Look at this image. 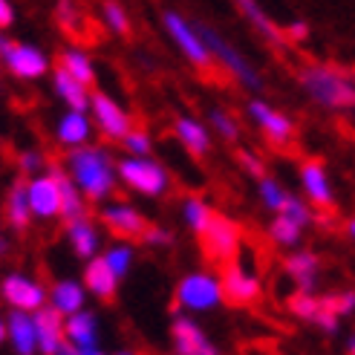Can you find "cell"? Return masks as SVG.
Instances as JSON below:
<instances>
[{
  "label": "cell",
  "mask_w": 355,
  "mask_h": 355,
  "mask_svg": "<svg viewBox=\"0 0 355 355\" xmlns=\"http://www.w3.org/2000/svg\"><path fill=\"white\" fill-rule=\"evenodd\" d=\"M67 173L81 188L87 202H107L119 185V159L107 148L84 145L67 153Z\"/></svg>",
  "instance_id": "6da1fadb"
},
{
  "label": "cell",
  "mask_w": 355,
  "mask_h": 355,
  "mask_svg": "<svg viewBox=\"0 0 355 355\" xmlns=\"http://www.w3.org/2000/svg\"><path fill=\"white\" fill-rule=\"evenodd\" d=\"M304 93L327 110H355V76L338 67L306 64L297 73Z\"/></svg>",
  "instance_id": "7a4b0ae2"
},
{
  "label": "cell",
  "mask_w": 355,
  "mask_h": 355,
  "mask_svg": "<svg viewBox=\"0 0 355 355\" xmlns=\"http://www.w3.org/2000/svg\"><path fill=\"white\" fill-rule=\"evenodd\" d=\"M193 24H197V29H200V35H202L205 46L211 49V55H214V61L225 69V73L232 76V78H237V84H243L245 90L260 93V90H263V78H260V73L254 69V64L248 61L243 52H240L232 41H228L220 29L208 26V24H202V21H193Z\"/></svg>",
  "instance_id": "3957f363"
},
{
  "label": "cell",
  "mask_w": 355,
  "mask_h": 355,
  "mask_svg": "<svg viewBox=\"0 0 355 355\" xmlns=\"http://www.w3.org/2000/svg\"><path fill=\"white\" fill-rule=\"evenodd\" d=\"M173 304L185 315H200V312H214L225 304L223 280L211 272H188L173 289Z\"/></svg>",
  "instance_id": "277c9868"
},
{
  "label": "cell",
  "mask_w": 355,
  "mask_h": 355,
  "mask_svg": "<svg viewBox=\"0 0 355 355\" xmlns=\"http://www.w3.org/2000/svg\"><path fill=\"white\" fill-rule=\"evenodd\" d=\"M119 182L128 185L139 197H162L171 188V176L162 168V162H156L153 156H124L119 159Z\"/></svg>",
  "instance_id": "5b68a950"
},
{
  "label": "cell",
  "mask_w": 355,
  "mask_h": 355,
  "mask_svg": "<svg viewBox=\"0 0 355 355\" xmlns=\"http://www.w3.org/2000/svg\"><path fill=\"white\" fill-rule=\"evenodd\" d=\"M162 24H165L168 38L176 44V49H180L193 67H200V69H208V67H211L214 55H211V49L205 46V41H202V35H200L197 24L188 21L185 15L173 12V9L162 12Z\"/></svg>",
  "instance_id": "8992f818"
},
{
  "label": "cell",
  "mask_w": 355,
  "mask_h": 355,
  "mask_svg": "<svg viewBox=\"0 0 355 355\" xmlns=\"http://www.w3.org/2000/svg\"><path fill=\"white\" fill-rule=\"evenodd\" d=\"M0 297L9 309H17V312H38L49 304V289L38 277H29L24 272H12L0 280Z\"/></svg>",
  "instance_id": "52a82bcc"
},
{
  "label": "cell",
  "mask_w": 355,
  "mask_h": 355,
  "mask_svg": "<svg viewBox=\"0 0 355 355\" xmlns=\"http://www.w3.org/2000/svg\"><path fill=\"white\" fill-rule=\"evenodd\" d=\"M202 248H205V257L211 263H232L240 254V243H243V232L234 220H228L223 214H214L211 225L205 228V234L200 237Z\"/></svg>",
  "instance_id": "ba28073f"
},
{
  "label": "cell",
  "mask_w": 355,
  "mask_h": 355,
  "mask_svg": "<svg viewBox=\"0 0 355 355\" xmlns=\"http://www.w3.org/2000/svg\"><path fill=\"white\" fill-rule=\"evenodd\" d=\"M245 113H248V119H252L257 128L263 130V136H266V141H269V145L286 148L289 141L295 139V121H292L286 113H283V110L272 107L269 101L252 98V101H248V107H245Z\"/></svg>",
  "instance_id": "9c48e42d"
},
{
  "label": "cell",
  "mask_w": 355,
  "mask_h": 355,
  "mask_svg": "<svg viewBox=\"0 0 355 355\" xmlns=\"http://www.w3.org/2000/svg\"><path fill=\"white\" fill-rule=\"evenodd\" d=\"M220 280H223L225 300L228 304H234V306H252L254 300L260 297V292H263L260 275L252 269V266H245L243 260L225 263Z\"/></svg>",
  "instance_id": "30bf717a"
},
{
  "label": "cell",
  "mask_w": 355,
  "mask_h": 355,
  "mask_svg": "<svg viewBox=\"0 0 355 355\" xmlns=\"http://www.w3.org/2000/svg\"><path fill=\"white\" fill-rule=\"evenodd\" d=\"M90 119L96 128L107 136L110 141H121L124 136H128L133 130V116L121 107V104L116 98H110L107 93H93L90 98Z\"/></svg>",
  "instance_id": "8fae6325"
},
{
  "label": "cell",
  "mask_w": 355,
  "mask_h": 355,
  "mask_svg": "<svg viewBox=\"0 0 355 355\" xmlns=\"http://www.w3.org/2000/svg\"><path fill=\"white\" fill-rule=\"evenodd\" d=\"M101 225L119 240H141L148 232V217L130 202H104L98 211Z\"/></svg>",
  "instance_id": "7c38bea8"
},
{
  "label": "cell",
  "mask_w": 355,
  "mask_h": 355,
  "mask_svg": "<svg viewBox=\"0 0 355 355\" xmlns=\"http://www.w3.org/2000/svg\"><path fill=\"white\" fill-rule=\"evenodd\" d=\"M0 61L9 69V76L21 78V81H38L49 73L46 52L35 44H26V41H12Z\"/></svg>",
  "instance_id": "4fadbf2b"
},
{
  "label": "cell",
  "mask_w": 355,
  "mask_h": 355,
  "mask_svg": "<svg viewBox=\"0 0 355 355\" xmlns=\"http://www.w3.org/2000/svg\"><path fill=\"white\" fill-rule=\"evenodd\" d=\"M29 188V208L35 220H55L61 217V188L55 171H44L26 180Z\"/></svg>",
  "instance_id": "5bb4252c"
},
{
  "label": "cell",
  "mask_w": 355,
  "mask_h": 355,
  "mask_svg": "<svg viewBox=\"0 0 355 355\" xmlns=\"http://www.w3.org/2000/svg\"><path fill=\"white\" fill-rule=\"evenodd\" d=\"M171 338L176 355H220L217 344L208 338V332L193 321L191 315H176L171 324Z\"/></svg>",
  "instance_id": "9a60e30c"
},
{
  "label": "cell",
  "mask_w": 355,
  "mask_h": 355,
  "mask_svg": "<svg viewBox=\"0 0 355 355\" xmlns=\"http://www.w3.org/2000/svg\"><path fill=\"white\" fill-rule=\"evenodd\" d=\"M300 188L306 193V202L315 205V208H332L335 205V191H332V182H329V173L321 162H309L300 165Z\"/></svg>",
  "instance_id": "2e32d148"
},
{
  "label": "cell",
  "mask_w": 355,
  "mask_h": 355,
  "mask_svg": "<svg viewBox=\"0 0 355 355\" xmlns=\"http://www.w3.org/2000/svg\"><path fill=\"white\" fill-rule=\"evenodd\" d=\"M93 119L87 110H67L58 121H55V141L69 150H76V148H84V145H90V139H93Z\"/></svg>",
  "instance_id": "e0dca14e"
},
{
  "label": "cell",
  "mask_w": 355,
  "mask_h": 355,
  "mask_svg": "<svg viewBox=\"0 0 355 355\" xmlns=\"http://www.w3.org/2000/svg\"><path fill=\"white\" fill-rule=\"evenodd\" d=\"M87 297H90V292H87L84 280H76V277H61L49 286V304L58 315L69 318L76 315L81 309H87Z\"/></svg>",
  "instance_id": "ac0fdd59"
},
{
  "label": "cell",
  "mask_w": 355,
  "mask_h": 355,
  "mask_svg": "<svg viewBox=\"0 0 355 355\" xmlns=\"http://www.w3.org/2000/svg\"><path fill=\"white\" fill-rule=\"evenodd\" d=\"M6 341L15 355H38V332H35V315L12 309L6 315Z\"/></svg>",
  "instance_id": "d6986e66"
},
{
  "label": "cell",
  "mask_w": 355,
  "mask_h": 355,
  "mask_svg": "<svg viewBox=\"0 0 355 355\" xmlns=\"http://www.w3.org/2000/svg\"><path fill=\"white\" fill-rule=\"evenodd\" d=\"M283 269L295 280L297 292H315L318 280H321V257L309 248H300V252H292L286 260H283Z\"/></svg>",
  "instance_id": "ffe728a7"
},
{
  "label": "cell",
  "mask_w": 355,
  "mask_h": 355,
  "mask_svg": "<svg viewBox=\"0 0 355 355\" xmlns=\"http://www.w3.org/2000/svg\"><path fill=\"white\" fill-rule=\"evenodd\" d=\"M67 243L73 248V254L78 260H93L101 252V232L90 217H78L67 223Z\"/></svg>",
  "instance_id": "44dd1931"
},
{
  "label": "cell",
  "mask_w": 355,
  "mask_h": 355,
  "mask_svg": "<svg viewBox=\"0 0 355 355\" xmlns=\"http://www.w3.org/2000/svg\"><path fill=\"white\" fill-rule=\"evenodd\" d=\"M81 280H84L87 292H90L93 297H98L101 304H110V300H116V295H119V283H121V280L113 275L110 266L101 260V254L84 263V275H81Z\"/></svg>",
  "instance_id": "7402d4cb"
},
{
  "label": "cell",
  "mask_w": 355,
  "mask_h": 355,
  "mask_svg": "<svg viewBox=\"0 0 355 355\" xmlns=\"http://www.w3.org/2000/svg\"><path fill=\"white\" fill-rule=\"evenodd\" d=\"M35 332H38V355H55L58 347L67 341L64 315H58L52 306L38 309L35 312Z\"/></svg>",
  "instance_id": "603a6c76"
},
{
  "label": "cell",
  "mask_w": 355,
  "mask_h": 355,
  "mask_svg": "<svg viewBox=\"0 0 355 355\" xmlns=\"http://www.w3.org/2000/svg\"><path fill=\"white\" fill-rule=\"evenodd\" d=\"M234 6L240 9V15L245 17V21L252 24V29L260 32V38H266V41H269L272 46H277V49L286 46V41H289L286 32H283V29L272 21V15L260 6V0H234Z\"/></svg>",
  "instance_id": "cb8c5ba5"
},
{
  "label": "cell",
  "mask_w": 355,
  "mask_h": 355,
  "mask_svg": "<svg viewBox=\"0 0 355 355\" xmlns=\"http://www.w3.org/2000/svg\"><path fill=\"white\" fill-rule=\"evenodd\" d=\"M173 136L176 141L191 153V156H208L211 148H214V139H211V130L202 121L191 119V116H180L173 121Z\"/></svg>",
  "instance_id": "d4e9b609"
},
{
  "label": "cell",
  "mask_w": 355,
  "mask_h": 355,
  "mask_svg": "<svg viewBox=\"0 0 355 355\" xmlns=\"http://www.w3.org/2000/svg\"><path fill=\"white\" fill-rule=\"evenodd\" d=\"M52 93L67 104V110H90L93 90L87 84H81L78 78L69 76L64 67L52 69Z\"/></svg>",
  "instance_id": "484cf974"
},
{
  "label": "cell",
  "mask_w": 355,
  "mask_h": 355,
  "mask_svg": "<svg viewBox=\"0 0 355 355\" xmlns=\"http://www.w3.org/2000/svg\"><path fill=\"white\" fill-rule=\"evenodd\" d=\"M3 214H6V223L12 232L24 234L29 223L35 220L32 217V208H29V188H26V180H15L9 193H6V202H3Z\"/></svg>",
  "instance_id": "4316f807"
},
{
  "label": "cell",
  "mask_w": 355,
  "mask_h": 355,
  "mask_svg": "<svg viewBox=\"0 0 355 355\" xmlns=\"http://www.w3.org/2000/svg\"><path fill=\"white\" fill-rule=\"evenodd\" d=\"M64 332H67V341L76 344L78 349L84 347H98V332H101V324H98V315L90 312V309H81L76 315L64 318Z\"/></svg>",
  "instance_id": "83f0119b"
},
{
  "label": "cell",
  "mask_w": 355,
  "mask_h": 355,
  "mask_svg": "<svg viewBox=\"0 0 355 355\" xmlns=\"http://www.w3.org/2000/svg\"><path fill=\"white\" fill-rule=\"evenodd\" d=\"M58 176V188H61V220L69 223V220H78V217H87V197L81 193V188L73 182V176L61 168H52Z\"/></svg>",
  "instance_id": "f1b7e54d"
},
{
  "label": "cell",
  "mask_w": 355,
  "mask_h": 355,
  "mask_svg": "<svg viewBox=\"0 0 355 355\" xmlns=\"http://www.w3.org/2000/svg\"><path fill=\"white\" fill-rule=\"evenodd\" d=\"M58 67H64L69 76L78 78V81L87 84V87L96 84V64H93V58L87 55L84 49H78V46H67V49L61 52V58H58Z\"/></svg>",
  "instance_id": "f546056e"
},
{
  "label": "cell",
  "mask_w": 355,
  "mask_h": 355,
  "mask_svg": "<svg viewBox=\"0 0 355 355\" xmlns=\"http://www.w3.org/2000/svg\"><path fill=\"white\" fill-rule=\"evenodd\" d=\"M304 232H306V225L286 217V214H275V220L269 223V237L280 248H295L300 240H304Z\"/></svg>",
  "instance_id": "4dcf8cb0"
},
{
  "label": "cell",
  "mask_w": 355,
  "mask_h": 355,
  "mask_svg": "<svg viewBox=\"0 0 355 355\" xmlns=\"http://www.w3.org/2000/svg\"><path fill=\"white\" fill-rule=\"evenodd\" d=\"M214 214H217V211L211 208L202 197H188V200L182 202V223H185V225H188L197 237H202V234H205V228L211 225Z\"/></svg>",
  "instance_id": "1f68e13d"
},
{
  "label": "cell",
  "mask_w": 355,
  "mask_h": 355,
  "mask_svg": "<svg viewBox=\"0 0 355 355\" xmlns=\"http://www.w3.org/2000/svg\"><path fill=\"white\" fill-rule=\"evenodd\" d=\"M101 260L110 266L113 275H116L119 280H124V277L130 275L133 263H136V248H133L128 240H119V243H113V245L104 248V252H101Z\"/></svg>",
  "instance_id": "d6a6232c"
},
{
  "label": "cell",
  "mask_w": 355,
  "mask_h": 355,
  "mask_svg": "<svg viewBox=\"0 0 355 355\" xmlns=\"http://www.w3.org/2000/svg\"><path fill=\"white\" fill-rule=\"evenodd\" d=\"M257 197H260V202H263V208H269L272 214H280L283 211V205H286V200H289V191L283 188L275 176H260L257 180Z\"/></svg>",
  "instance_id": "836d02e7"
},
{
  "label": "cell",
  "mask_w": 355,
  "mask_h": 355,
  "mask_svg": "<svg viewBox=\"0 0 355 355\" xmlns=\"http://www.w3.org/2000/svg\"><path fill=\"white\" fill-rule=\"evenodd\" d=\"M101 21L113 35H130V15L121 6V0H104L101 3Z\"/></svg>",
  "instance_id": "e575fe53"
},
{
  "label": "cell",
  "mask_w": 355,
  "mask_h": 355,
  "mask_svg": "<svg viewBox=\"0 0 355 355\" xmlns=\"http://www.w3.org/2000/svg\"><path fill=\"white\" fill-rule=\"evenodd\" d=\"M208 121H211V128H214V133L223 139V141H237L240 139V124L237 119L223 110V107H211L208 110Z\"/></svg>",
  "instance_id": "d590c367"
},
{
  "label": "cell",
  "mask_w": 355,
  "mask_h": 355,
  "mask_svg": "<svg viewBox=\"0 0 355 355\" xmlns=\"http://www.w3.org/2000/svg\"><path fill=\"white\" fill-rule=\"evenodd\" d=\"M121 148L128 150V156H150L153 150V136L141 128H133L128 136L121 139Z\"/></svg>",
  "instance_id": "8d00e7d4"
},
{
  "label": "cell",
  "mask_w": 355,
  "mask_h": 355,
  "mask_svg": "<svg viewBox=\"0 0 355 355\" xmlns=\"http://www.w3.org/2000/svg\"><path fill=\"white\" fill-rule=\"evenodd\" d=\"M55 21H58V26L64 29V32H69V35H76L78 32V21H81V12H78V6H76V0H58V6H55Z\"/></svg>",
  "instance_id": "74e56055"
},
{
  "label": "cell",
  "mask_w": 355,
  "mask_h": 355,
  "mask_svg": "<svg viewBox=\"0 0 355 355\" xmlns=\"http://www.w3.org/2000/svg\"><path fill=\"white\" fill-rule=\"evenodd\" d=\"M327 306L338 315V318H347L355 312V289H344V292H332V295H324Z\"/></svg>",
  "instance_id": "f35d334b"
},
{
  "label": "cell",
  "mask_w": 355,
  "mask_h": 355,
  "mask_svg": "<svg viewBox=\"0 0 355 355\" xmlns=\"http://www.w3.org/2000/svg\"><path fill=\"white\" fill-rule=\"evenodd\" d=\"M46 168V156L41 150H21L17 153V171L26 176H38Z\"/></svg>",
  "instance_id": "ab89813d"
},
{
  "label": "cell",
  "mask_w": 355,
  "mask_h": 355,
  "mask_svg": "<svg viewBox=\"0 0 355 355\" xmlns=\"http://www.w3.org/2000/svg\"><path fill=\"white\" fill-rule=\"evenodd\" d=\"M237 162L243 165L245 173H252L254 180H260V176H266V168H263V159L254 153V150H248V148H240L237 150Z\"/></svg>",
  "instance_id": "60d3db41"
},
{
  "label": "cell",
  "mask_w": 355,
  "mask_h": 355,
  "mask_svg": "<svg viewBox=\"0 0 355 355\" xmlns=\"http://www.w3.org/2000/svg\"><path fill=\"white\" fill-rule=\"evenodd\" d=\"M141 243L150 245V248H165V245L173 243V234L168 232V228H162V225H148V232H145V237H141Z\"/></svg>",
  "instance_id": "b9f144b4"
},
{
  "label": "cell",
  "mask_w": 355,
  "mask_h": 355,
  "mask_svg": "<svg viewBox=\"0 0 355 355\" xmlns=\"http://www.w3.org/2000/svg\"><path fill=\"white\" fill-rule=\"evenodd\" d=\"M283 32H286L289 41H306V38H309V26H306L304 21H292Z\"/></svg>",
  "instance_id": "7bdbcfd3"
},
{
  "label": "cell",
  "mask_w": 355,
  "mask_h": 355,
  "mask_svg": "<svg viewBox=\"0 0 355 355\" xmlns=\"http://www.w3.org/2000/svg\"><path fill=\"white\" fill-rule=\"evenodd\" d=\"M15 24V9L9 0H0V29H9Z\"/></svg>",
  "instance_id": "ee69618b"
},
{
  "label": "cell",
  "mask_w": 355,
  "mask_h": 355,
  "mask_svg": "<svg viewBox=\"0 0 355 355\" xmlns=\"http://www.w3.org/2000/svg\"><path fill=\"white\" fill-rule=\"evenodd\" d=\"M55 355H78V347H76V344H69V341H64V344L58 347Z\"/></svg>",
  "instance_id": "f6af8a7d"
},
{
  "label": "cell",
  "mask_w": 355,
  "mask_h": 355,
  "mask_svg": "<svg viewBox=\"0 0 355 355\" xmlns=\"http://www.w3.org/2000/svg\"><path fill=\"white\" fill-rule=\"evenodd\" d=\"M78 355H107V352H104L101 344H98V347H84V349H78Z\"/></svg>",
  "instance_id": "bcb514c9"
},
{
  "label": "cell",
  "mask_w": 355,
  "mask_h": 355,
  "mask_svg": "<svg viewBox=\"0 0 355 355\" xmlns=\"http://www.w3.org/2000/svg\"><path fill=\"white\" fill-rule=\"evenodd\" d=\"M347 234H349V240L355 243V217H352V220L347 223Z\"/></svg>",
  "instance_id": "7dc6e473"
},
{
  "label": "cell",
  "mask_w": 355,
  "mask_h": 355,
  "mask_svg": "<svg viewBox=\"0 0 355 355\" xmlns=\"http://www.w3.org/2000/svg\"><path fill=\"white\" fill-rule=\"evenodd\" d=\"M347 352H349V355H355V332L347 338Z\"/></svg>",
  "instance_id": "c3c4849f"
},
{
  "label": "cell",
  "mask_w": 355,
  "mask_h": 355,
  "mask_svg": "<svg viewBox=\"0 0 355 355\" xmlns=\"http://www.w3.org/2000/svg\"><path fill=\"white\" fill-rule=\"evenodd\" d=\"M6 341V318H0V344Z\"/></svg>",
  "instance_id": "681fc988"
},
{
  "label": "cell",
  "mask_w": 355,
  "mask_h": 355,
  "mask_svg": "<svg viewBox=\"0 0 355 355\" xmlns=\"http://www.w3.org/2000/svg\"><path fill=\"white\" fill-rule=\"evenodd\" d=\"M113 355H139V352H133V349H121V352H113Z\"/></svg>",
  "instance_id": "f907efd6"
},
{
  "label": "cell",
  "mask_w": 355,
  "mask_h": 355,
  "mask_svg": "<svg viewBox=\"0 0 355 355\" xmlns=\"http://www.w3.org/2000/svg\"><path fill=\"white\" fill-rule=\"evenodd\" d=\"M6 252V240H3V234H0V254Z\"/></svg>",
  "instance_id": "816d5d0a"
},
{
  "label": "cell",
  "mask_w": 355,
  "mask_h": 355,
  "mask_svg": "<svg viewBox=\"0 0 355 355\" xmlns=\"http://www.w3.org/2000/svg\"><path fill=\"white\" fill-rule=\"evenodd\" d=\"M0 64H3V61H0Z\"/></svg>",
  "instance_id": "f5cc1de1"
}]
</instances>
